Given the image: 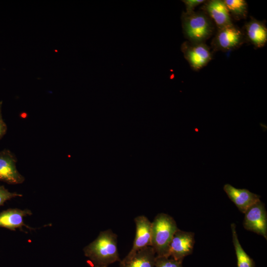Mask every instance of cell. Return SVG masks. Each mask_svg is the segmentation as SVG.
<instances>
[{"label": "cell", "mask_w": 267, "mask_h": 267, "mask_svg": "<svg viewBox=\"0 0 267 267\" xmlns=\"http://www.w3.org/2000/svg\"><path fill=\"white\" fill-rule=\"evenodd\" d=\"M117 235L111 229L101 231L96 238L84 249L85 255L96 267H107L120 261Z\"/></svg>", "instance_id": "1"}, {"label": "cell", "mask_w": 267, "mask_h": 267, "mask_svg": "<svg viewBox=\"0 0 267 267\" xmlns=\"http://www.w3.org/2000/svg\"><path fill=\"white\" fill-rule=\"evenodd\" d=\"M175 220L170 215L157 214L151 222V245L156 256L169 257V248L175 232L178 229Z\"/></svg>", "instance_id": "2"}, {"label": "cell", "mask_w": 267, "mask_h": 267, "mask_svg": "<svg viewBox=\"0 0 267 267\" xmlns=\"http://www.w3.org/2000/svg\"><path fill=\"white\" fill-rule=\"evenodd\" d=\"M181 23L184 37L190 42L205 43L214 32L213 21L203 11L183 12Z\"/></svg>", "instance_id": "3"}, {"label": "cell", "mask_w": 267, "mask_h": 267, "mask_svg": "<svg viewBox=\"0 0 267 267\" xmlns=\"http://www.w3.org/2000/svg\"><path fill=\"white\" fill-rule=\"evenodd\" d=\"M244 38L243 32L232 24L218 29L212 45L214 50L226 51L241 45Z\"/></svg>", "instance_id": "4"}, {"label": "cell", "mask_w": 267, "mask_h": 267, "mask_svg": "<svg viewBox=\"0 0 267 267\" xmlns=\"http://www.w3.org/2000/svg\"><path fill=\"white\" fill-rule=\"evenodd\" d=\"M181 49L185 59L194 70L198 71L205 66L211 60L212 54L205 43L184 42Z\"/></svg>", "instance_id": "5"}, {"label": "cell", "mask_w": 267, "mask_h": 267, "mask_svg": "<svg viewBox=\"0 0 267 267\" xmlns=\"http://www.w3.org/2000/svg\"><path fill=\"white\" fill-rule=\"evenodd\" d=\"M243 226L246 230L267 239V213L265 204L259 201L245 213Z\"/></svg>", "instance_id": "6"}, {"label": "cell", "mask_w": 267, "mask_h": 267, "mask_svg": "<svg viewBox=\"0 0 267 267\" xmlns=\"http://www.w3.org/2000/svg\"><path fill=\"white\" fill-rule=\"evenodd\" d=\"M195 243L194 233L178 229L171 241L169 257L182 262L184 257L190 255Z\"/></svg>", "instance_id": "7"}, {"label": "cell", "mask_w": 267, "mask_h": 267, "mask_svg": "<svg viewBox=\"0 0 267 267\" xmlns=\"http://www.w3.org/2000/svg\"><path fill=\"white\" fill-rule=\"evenodd\" d=\"M134 221L136 232L133 247L122 262L128 261L138 251L151 245V222L143 215L137 216Z\"/></svg>", "instance_id": "8"}, {"label": "cell", "mask_w": 267, "mask_h": 267, "mask_svg": "<svg viewBox=\"0 0 267 267\" xmlns=\"http://www.w3.org/2000/svg\"><path fill=\"white\" fill-rule=\"evenodd\" d=\"M16 156L10 150L0 151V180L11 184L23 183L24 177L16 168Z\"/></svg>", "instance_id": "9"}, {"label": "cell", "mask_w": 267, "mask_h": 267, "mask_svg": "<svg viewBox=\"0 0 267 267\" xmlns=\"http://www.w3.org/2000/svg\"><path fill=\"white\" fill-rule=\"evenodd\" d=\"M223 190L239 210L245 214L255 203L260 200V196L246 189L236 188L230 184L223 186Z\"/></svg>", "instance_id": "10"}, {"label": "cell", "mask_w": 267, "mask_h": 267, "mask_svg": "<svg viewBox=\"0 0 267 267\" xmlns=\"http://www.w3.org/2000/svg\"><path fill=\"white\" fill-rule=\"evenodd\" d=\"M202 8L203 12L214 22L218 29L233 24L224 0L205 1Z\"/></svg>", "instance_id": "11"}, {"label": "cell", "mask_w": 267, "mask_h": 267, "mask_svg": "<svg viewBox=\"0 0 267 267\" xmlns=\"http://www.w3.org/2000/svg\"><path fill=\"white\" fill-rule=\"evenodd\" d=\"M32 212L28 209H8L0 213V227L15 230L16 228H22L26 226L33 229L24 223V217L31 215Z\"/></svg>", "instance_id": "12"}, {"label": "cell", "mask_w": 267, "mask_h": 267, "mask_svg": "<svg viewBox=\"0 0 267 267\" xmlns=\"http://www.w3.org/2000/svg\"><path fill=\"white\" fill-rule=\"evenodd\" d=\"M246 35L249 41L257 48L263 47L267 42V28L262 21L253 18L245 26Z\"/></svg>", "instance_id": "13"}, {"label": "cell", "mask_w": 267, "mask_h": 267, "mask_svg": "<svg viewBox=\"0 0 267 267\" xmlns=\"http://www.w3.org/2000/svg\"><path fill=\"white\" fill-rule=\"evenodd\" d=\"M156 254L151 246L136 253L129 260L120 261V267H155Z\"/></svg>", "instance_id": "14"}, {"label": "cell", "mask_w": 267, "mask_h": 267, "mask_svg": "<svg viewBox=\"0 0 267 267\" xmlns=\"http://www.w3.org/2000/svg\"><path fill=\"white\" fill-rule=\"evenodd\" d=\"M230 227L232 242L237 258V267H255L254 260L247 255L239 242L235 224L232 223Z\"/></svg>", "instance_id": "15"}, {"label": "cell", "mask_w": 267, "mask_h": 267, "mask_svg": "<svg viewBox=\"0 0 267 267\" xmlns=\"http://www.w3.org/2000/svg\"><path fill=\"white\" fill-rule=\"evenodd\" d=\"M230 16L236 20H241L246 17L248 5L244 0H224Z\"/></svg>", "instance_id": "16"}, {"label": "cell", "mask_w": 267, "mask_h": 267, "mask_svg": "<svg viewBox=\"0 0 267 267\" xmlns=\"http://www.w3.org/2000/svg\"><path fill=\"white\" fill-rule=\"evenodd\" d=\"M155 267H183L182 262L170 257L156 256Z\"/></svg>", "instance_id": "17"}, {"label": "cell", "mask_w": 267, "mask_h": 267, "mask_svg": "<svg viewBox=\"0 0 267 267\" xmlns=\"http://www.w3.org/2000/svg\"><path fill=\"white\" fill-rule=\"evenodd\" d=\"M22 195L16 192L9 191L3 185H0V206L3 205L7 200L16 197H21Z\"/></svg>", "instance_id": "18"}, {"label": "cell", "mask_w": 267, "mask_h": 267, "mask_svg": "<svg viewBox=\"0 0 267 267\" xmlns=\"http://www.w3.org/2000/svg\"><path fill=\"white\" fill-rule=\"evenodd\" d=\"M186 8V12L189 13L194 11L195 8L205 2V0H183Z\"/></svg>", "instance_id": "19"}, {"label": "cell", "mask_w": 267, "mask_h": 267, "mask_svg": "<svg viewBox=\"0 0 267 267\" xmlns=\"http://www.w3.org/2000/svg\"><path fill=\"white\" fill-rule=\"evenodd\" d=\"M2 101H0V140L6 134L7 127L6 123L4 122L2 115Z\"/></svg>", "instance_id": "20"}, {"label": "cell", "mask_w": 267, "mask_h": 267, "mask_svg": "<svg viewBox=\"0 0 267 267\" xmlns=\"http://www.w3.org/2000/svg\"><path fill=\"white\" fill-rule=\"evenodd\" d=\"M92 267H96L93 266Z\"/></svg>", "instance_id": "21"}]
</instances>
